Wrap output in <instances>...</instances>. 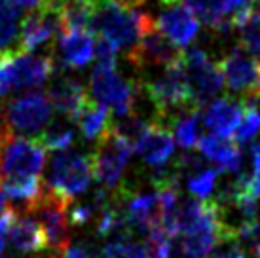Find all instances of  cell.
<instances>
[{
	"mask_svg": "<svg viewBox=\"0 0 260 258\" xmlns=\"http://www.w3.org/2000/svg\"><path fill=\"white\" fill-rule=\"evenodd\" d=\"M251 2L253 0H226V12H228L230 17L241 14V12H249V10H253Z\"/></svg>",
	"mask_w": 260,
	"mask_h": 258,
	"instance_id": "obj_34",
	"label": "cell"
},
{
	"mask_svg": "<svg viewBox=\"0 0 260 258\" xmlns=\"http://www.w3.org/2000/svg\"><path fill=\"white\" fill-rule=\"evenodd\" d=\"M37 141L46 150L67 152L76 141V127L73 125V120L61 116L57 120H50V123L46 125Z\"/></svg>",
	"mask_w": 260,
	"mask_h": 258,
	"instance_id": "obj_22",
	"label": "cell"
},
{
	"mask_svg": "<svg viewBox=\"0 0 260 258\" xmlns=\"http://www.w3.org/2000/svg\"><path fill=\"white\" fill-rule=\"evenodd\" d=\"M4 116L12 133L38 139L46 125L50 123L51 103L48 95L40 91H30L14 101H6Z\"/></svg>",
	"mask_w": 260,
	"mask_h": 258,
	"instance_id": "obj_8",
	"label": "cell"
},
{
	"mask_svg": "<svg viewBox=\"0 0 260 258\" xmlns=\"http://www.w3.org/2000/svg\"><path fill=\"white\" fill-rule=\"evenodd\" d=\"M202 122L200 110H186L175 118L169 127H173L175 141L181 144L184 150L196 148L202 141Z\"/></svg>",
	"mask_w": 260,
	"mask_h": 258,
	"instance_id": "obj_23",
	"label": "cell"
},
{
	"mask_svg": "<svg viewBox=\"0 0 260 258\" xmlns=\"http://www.w3.org/2000/svg\"><path fill=\"white\" fill-rule=\"evenodd\" d=\"M182 67L186 72L188 89L196 108H202L222 91L224 78L220 67L203 48H190L182 55Z\"/></svg>",
	"mask_w": 260,
	"mask_h": 258,
	"instance_id": "obj_5",
	"label": "cell"
},
{
	"mask_svg": "<svg viewBox=\"0 0 260 258\" xmlns=\"http://www.w3.org/2000/svg\"><path fill=\"white\" fill-rule=\"evenodd\" d=\"M63 33L61 6H46L23 17L21 25V53H32L44 46H51Z\"/></svg>",
	"mask_w": 260,
	"mask_h": 258,
	"instance_id": "obj_11",
	"label": "cell"
},
{
	"mask_svg": "<svg viewBox=\"0 0 260 258\" xmlns=\"http://www.w3.org/2000/svg\"><path fill=\"white\" fill-rule=\"evenodd\" d=\"M15 91H17V86H15L14 69H12V57L0 59V99Z\"/></svg>",
	"mask_w": 260,
	"mask_h": 258,
	"instance_id": "obj_31",
	"label": "cell"
},
{
	"mask_svg": "<svg viewBox=\"0 0 260 258\" xmlns=\"http://www.w3.org/2000/svg\"><path fill=\"white\" fill-rule=\"evenodd\" d=\"M15 211V209H14ZM10 243L19 254H42L44 249H48L46 234L37 218L30 215L15 211L14 222L10 226Z\"/></svg>",
	"mask_w": 260,
	"mask_h": 258,
	"instance_id": "obj_16",
	"label": "cell"
},
{
	"mask_svg": "<svg viewBox=\"0 0 260 258\" xmlns=\"http://www.w3.org/2000/svg\"><path fill=\"white\" fill-rule=\"evenodd\" d=\"M256 97H260V84H258V95H256Z\"/></svg>",
	"mask_w": 260,
	"mask_h": 258,
	"instance_id": "obj_39",
	"label": "cell"
},
{
	"mask_svg": "<svg viewBox=\"0 0 260 258\" xmlns=\"http://www.w3.org/2000/svg\"><path fill=\"white\" fill-rule=\"evenodd\" d=\"M207 258H245V251L238 237H220Z\"/></svg>",
	"mask_w": 260,
	"mask_h": 258,
	"instance_id": "obj_30",
	"label": "cell"
},
{
	"mask_svg": "<svg viewBox=\"0 0 260 258\" xmlns=\"http://www.w3.org/2000/svg\"><path fill=\"white\" fill-rule=\"evenodd\" d=\"M220 169H203V171L196 173V175H190L186 179V188L188 192L194 196L196 200L205 201L211 194L215 192V188L218 184V175H220Z\"/></svg>",
	"mask_w": 260,
	"mask_h": 258,
	"instance_id": "obj_27",
	"label": "cell"
},
{
	"mask_svg": "<svg viewBox=\"0 0 260 258\" xmlns=\"http://www.w3.org/2000/svg\"><path fill=\"white\" fill-rule=\"evenodd\" d=\"M173 150L175 137L171 129L166 125H158V123L152 125L137 144V154L152 169L167 165V162L173 156Z\"/></svg>",
	"mask_w": 260,
	"mask_h": 258,
	"instance_id": "obj_17",
	"label": "cell"
},
{
	"mask_svg": "<svg viewBox=\"0 0 260 258\" xmlns=\"http://www.w3.org/2000/svg\"><path fill=\"white\" fill-rule=\"evenodd\" d=\"M238 241L243 251H249L254 258H260V220L251 222L238 234Z\"/></svg>",
	"mask_w": 260,
	"mask_h": 258,
	"instance_id": "obj_29",
	"label": "cell"
},
{
	"mask_svg": "<svg viewBox=\"0 0 260 258\" xmlns=\"http://www.w3.org/2000/svg\"><path fill=\"white\" fill-rule=\"evenodd\" d=\"M226 87L234 93L258 95L260 64L243 48H232L218 63Z\"/></svg>",
	"mask_w": 260,
	"mask_h": 258,
	"instance_id": "obj_10",
	"label": "cell"
},
{
	"mask_svg": "<svg viewBox=\"0 0 260 258\" xmlns=\"http://www.w3.org/2000/svg\"><path fill=\"white\" fill-rule=\"evenodd\" d=\"M156 125V123L148 122L146 118L135 114V112H127L122 116H112V123H110V131L116 137H120L122 141L129 143L131 146H137L139 141L146 135V131Z\"/></svg>",
	"mask_w": 260,
	"mask_h": 258,
	"instance_id": "obj_25",
	"label": "cell"
},
{
	"mask_svg": "<svg viewBox=\"0 0 260 258\" xmlns=\"http://www.w3.org/2000/svg\"><path fill=\"white\" fill-rule=\"evenodd\" d=\"M181 2H188V0H161L164 6H169V4H181Z\"/></svg>",
	"mask_w": 260,
	"mask_h": 258,
	"instance_id": "obj_37",
	"label": "cell"
},
{
	"mask_svg": "<svg viewBox=\"0 0 260 258\" xmlns=\"http://www.w3.org/2000/svg\"><path fill=\"white\" fill-rule=\"evenodd\" d=\"M69 207H71V200H67L55 190L46 186L37 200L32 201L29 207H25V211H19V213L37 218L46 234L48 249L61 254L67 251L69 241H71Z\"/></svg>",
	"mask_w": 260,
	"mask_h": 258,
	"instance_id": "obj_2",
	"label": "cell"
},
{
	"mask_svg": "<svg viewBox=\"0 0 260 258\" xmlns=\"http://www.w3.org/2000/svg\"><path fill=\"white\" fill-rule=\"evenodd\" d=\"M131 154H133V146L122 141L120 137H116L112 131L105 133L97 141V146L91 154V164H93V175L99 182V188L110 194H114L120 188Z\"/></svg>",
	"mask_w": 260,
	"mask_h": 258,
	"instance_id": "obj_6",
	"label": "cell"
},
{
	"mask_svg": "<svg viewBox=\"0 0 260 258\" xmlns=\"http://www.w3.org/2000/svg\"><path fill=\"white\" fill-rule=\"evenodd\" d=\"M152 25L154 19L139 10H129L116 0H97L93 35L97 33L116 50H131Z\"/></svg>",
	"mask_w": 260,
	"mask_h": 258,
	"instance_id": "obj_1",
	"label": "cell"
},
{
	"mask_svg": "<svg viewBox=\"0 0 260 258\" xmlns=\"http://www.w3.org/2000/svg\"><path fill=\"white\" fill-rule=\"evenodd\" d=\"M6 196H4V192H2V188H0V215L6 211Z\"/></svg>",
	"mask_w": 260,
	"mask_h": 258,
	"instance_id": "obj_36",
	"label": "cell"
},
{
	"mask_svg": "<svg viewBox=\"0 0 260 258\" xmlns=\"http://www.w3.org/2000/svg\"><path fill=\"white\" fill-rule=\"evenodd\" d=\"M256 135H260V110L253 103H247L241 122L236 129V141L239 144H249L253 143Z\"/></svg>",
	"mask_w": 260,
	"mask_h": 258,
	"instance_id": "obj_28",
	"label": "cell"
},
{
	"mask_svg": "<svg viewBox=\"0 0 260 258\" xmlns=\"http://www.w3.org/2000/svg\"><path fill=\"white\" fill-rule=\"evenodd\" d=\"M116 2H120L122 6L129 8V10H137L139 6H143L146 0H116Z\"/></svg>",
	"mask_w": 260,
	"mask_h": 258,
	"instance_id": "obj_35",
	"label": "cell"
},
{
	"mask_svg": "<svg viewBox=\"0 0 260 258\" xmlns=\"http://www.w3.org/2000/svg\"><path fill=\"white\" fill-rule=\"evenodd\" d=\"M245 105L247 103L243 101H236L230 97L213 101L203 114V125L209 129L211 135L230 137L241 122Z\"/></svg>",
	"mask_w": 260,
	"mask_h": 258,
	"instance_id": "obj_15",
	"label": "cell"
},
{
	"mask_svg": "<svg viewBox=\"0 0 260 258\" xmlns=\"http://www.w3.org/2000/svg\"><path fill=\"white\" fill-rule=\"evenodd\" d=\"M63 258H103V252H95L86 243H74L67 247Z\"/></svg>",
	"mask_w": 260,
	"mask_h": 258,
	"instance_id": "obj_33",
	"label": "cell"
},
{
	"mask_svg": "<svg viewBox=\"0 0 260 258\" xmlns=\"http://www.w3.org/2000/svg\"><path fill=\"white\" fill-rule=\"evenodd\" d=\"M156 29L167 36L177 48H186L200 33V21L186 4H169L159 12Z\"/></svg>",
	"mask_w": 260,
	"mask_h": 258,
	"instance_id": "obj_12",
	"label": "cell"
},
{
	"mask_svg": "<svg viewBox=\"0 0 260 258\" xmlns=\"http://www.w3.org/2000/svg\"><path fill=\"white\" fill-rule=\"evenodd\" d=\"M182 50L177 48L167 36H164L156 29V23L146 33L141 36L129 51H127V59L129 63L141 72L152 71V69H169L177 64L182 59Z\"/></svg>",
	"mask_w": 260,
	"mask_h": 258,
	"instance_id": "obj_9",
	"label": "cell"
},
{
	"mask_svg": "<svg viewBox=\"0 0 260 258\" xmlns=\"http://www.w3.org/2000/svg\"><path fill=\"white\" fill-rule=\"evenodd\" d=\"M186 6L194 12L198 21L213 30L220 29L222 23L230 17L226 12V0H188Z\"/></svg>",
	"mask_w": 260,
	"mask_h": 258,
	"instance_id": "obj_26",
	"label": "cell"
},
{
	"mask_svg": "<svg viewBox=\"0 0 260 258\" xmlns=\"http://www.w3.org/2000/svg\"><path fill=\"white\" fill-rule=\"evenodd\" d=\"M254 146H256V148H260V135H258V143L254 144Z\"/></svg>",
	"mask_w": 260,
	"mask_h": 258,
	"instance_id": "obj_38",
	"label": "cell"
},
{
	"mask_svg": "<svg viewBox=\"0 0 260 258\" xmlns=\"http://www.w3.org/2000/svg\"><path fill=\"white\" fill-rule=\"evenodd\" d=\"M232 23L239 33V40L243 44V50L253 57L260 59V14L256 10L241 12L232 15Z\"/></svg>",
	"mask_w": 260,
	"mask_h": 258,
	"instance_id": "obj_24",
	"label": "cell"
},
{
	"mask_svg": "<svg viewBox=\"0 0 260 258\" xmlns=\"http://www.w3.org/2000/svg\"><path fill=\"white\" fill-rule=\"evenodd\" d=\"M95 8H97V0H63L61 4L63 30L93 33Z\"/></svg>",
	"mask_w": 260,
	"mask_h": 258,
	"instance_id": "obj_21",
	"label": "cell"
},
{
	"mask_svg": "<svg viewBox=\"0 0 260 258\" xmlns=\"http://www.w3.org/2000/svg\"><path fill=\"white\" fill-rule=\"evenodd\" d=\"M95 48L97 42L93 33L89 30H63L59 35L55 48H53V59L59 61L63 69H84L95 59Z\"/></svg>",
	"mask_w": 260,
	"mask_h": 258,
	"instance_id": "obj_13",
	"label": "cell"
},
{
	"mask_svg": "<svg viewBox=\"0 0 260 258\" xmlns=\"http://www.w3.org/2000/svg\"><path fill=\"white\" fill-rule=\"evenodd\" d=\"M21 8L14 0H0V59L21 53Z\"/></svg>",
	"mask_w": 260,
	"mask_h": 258,
	"instance_id": "obj_19",
	"label": "cell"
},
{
	"mask_svg": "<svg viewBox=\"0 0 260 258\" xmlns=\"http://www.w3.org/2000/svg\"><path fill=\"white\" fill-rule=\"evenodd\" d=\"M48 99L59 114L76 122L80 110L84 108L89 97H87L86 89L82 87L78 80L61 72L59 76L53 78V82L48 87Z\"/></svg>",
	"mask_w": 260,
	"mask_h": 258,
	"instance_id": "obj_14",
	"label": "cell"
},
{
	"mask_svg": "<svg viewBox=\"0 0 260 258\" xmlns=\"http://www.w3.org/2000/svg\"><path fill=\"white\" fill-rule=\"evenodd\" d=\"M143 84L133 80H125L120 76L116 69H103L95 67L89 78V93L91 99L109 107L114 116L127 114L133 110L135 99L141 91Z\"/></svg>",
	"mask_w": 260,
	"mask_h": 258,
	"instance_id": "obj_7",
	"label": "cell"
},
{
	"mask_svg": "<svg viewBox=\"0 0 260 258\" xmlns=\"http://www.w3.org/2000/svg\"><path fill=\"white\" fill-rule=\"evenodd\" d=\"M76 123L86 141H99L105 133L110 131V123H112L110 108L93 99H87L76 118Z\"/></svg>",
	"mask_w": 260,
	"mask_h": 258,
	"instance_id": "obj_20",
	"label": "cell"
},
{
	"mask_svg": "<svg viewBox=\"0 0 260 258\" xmlns=\"http://www.w3.org/2000/svg\"><path fill=\"white\" fill-rule=\"evenodd\" d=\"M200 152L203 158L218 165L222 173H239L243 171V154L239 152L234 141L228 137L205 135L200 141Z\"/></svg>",
	"mask_w": 260,
	"mask_h": 258,
	"instance_id": "obj_18",
	"label": "cell"
},
{
	"mask_svg": "<svg viewBox=\"0 0 260 258\" xmlns=\"http://www.w3.org/2000/svg\"><path fill=\"white\" fill-rule=\"evenodd\" d=\"M15 211L14 207H8L2 215H0V258H4V249H6V237L10 236V226L14 222Z\"/></svg>",
	"mask_w": 260,
	"mask_h": 258,
	"instance_id": "obj_32",
	"label": "cell"
},
{
	"mask_svg": "<svg viewBox=\"0 0 260 258\" xmlns=\"http://www.w3.org/2000/svg\"><path fill=\"white\" fill-rule=\"evenodd\" d=\"M91 156L82 152H53L48 165L46 186L67 200H74L86 192L93 180Z\"/></svg>",
	"mask_w": 260,
	"mask_h": 258,
	"instance_id": "obj_4",
	"label": "cell"
},
{
	"mask_svg": "<svg viewBox=\"0 0 260 258\" xmlns=\"http://www.w3.org/2000/svg\"><path fill=\"white\" fill-rule=\"evenodd\" d=\"M46 167V148L37 139L10 135L0 144L2 180H40Z\"/></svg>",
	"mask_w": 260,
	"mask_h": 258,
	"instance_id": "obj_3",
	"label": "cell"
}]
</instances>
